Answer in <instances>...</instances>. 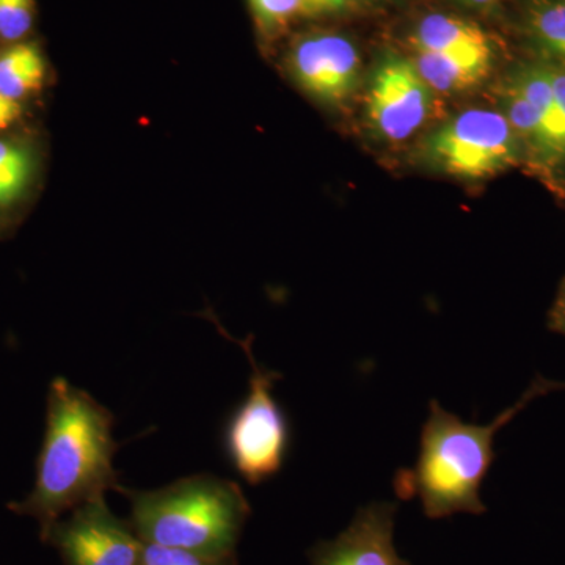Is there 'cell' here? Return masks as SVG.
Instances as JSON below:
<instances>
[{
	"label": "cell",
	"instance_id": "1",
	"mask_svg": "<svg viewBox=\"0 0 565 565\" xmlns=\"http://www.w3.org/2000/svg\"><path fill=\"white\" fill-rule=\"evenodd\" d=\"M120 446L114 440L111 412L66 379H54L35 484L24 500L9 504L10 511L35 519L44 542L66 512L120 487L114 467Z\"/></svg>",
	"mask_w": 565,
	"mask_h": 565
},
{
	"label": "cell",
	"instance_id": "2",
	"mask_svg": "<svg viewBox=\"0 0 565 565\" xmlns=\"http://www.w3.org/2000/svg\"><path fill=\"white\" fill-rule=\"evenodd\" d=\"M561 390L565 382L539 375L514 405L486 426L463 423L430 401L418 457L414 467L401 468L394 476V493L399 500H418L427 519L484 514L481 487L494 462V437L533 401Z\"/></svg>",
	"mask_w": 565,
	"mask_h": 565
},
{
	"label": "cell",
	"instance_id": "3",
	"mask_svg": "<svg viewBox=\"0 0 565 565\" xmlns=\"http://www.w3.org/2000/svg\"><path fill=\"white\" fill-rule=\"evenodd\" d=\"M117 492L131 504L129 522L143 544L211 556L236 555L252 514L241 487L228 479L195 475L156 490Z\"/></svg>",
	"mask_w": 565,
	"mask_h": 565
},
{
	"label": "cell",
	"instance_id": "4",
	"mask_svg": "<svg viewBox=\"0 0 565 565\" xmlns=\"http://www.w3.org/2000/svg\"><path fill=\"white\" fill-rule=\"evenodd\" d=\"M419 159L434 172L462 181H484L525 167L514 129L498 109H468L430 132Z\"/></svg>",
	"mask_w": 565,
	"mask_h": 565
},
{
	"label": "cell",
	"instance_id": "5",
	"mask_svg": "<svg viewBox=\"0 0 565 565\" xmlns=\"http://www.w3.org/2000/svg\"><path fill=\"white\" fill-rule=\"evenodd\" d=\"M234 341L244 349L252 375L247 396L226 423L223 446L241 478L259 486L280 473L291 446V426L273 394L281 374L259 366L252 340Z\"/></svg>",
	"mask_w": 565,
	"mask_h": 565
},
{
	"label": "cell",
	"instance_id": "6",
	"mask_svg": "<svg viewBox=\"0 0 565 565\" xmlns=\"http://www.w3.org/2000/svg\"><path fill=\"white\" fill-rule=\"evenodd\" d=\"M437 93L427 85L411 57L390 52L367 82L364 115L367 126L386 143H404L433 117Z\"/></svg>",
	"mask_w": 565,
	"mask_h": 565
},
{
	"label": "cell",
	"instance_id": "7",
	"mask_svg": "<svg viewBox=\"0 0 565 565\" xmlns=\"http://www.w3.org/2000/svg\"><path fill=\"white\" fill-rule=\"evenodd\" d=\"M65 565H140L143 542L129 520L110 511L106 498L81 504L44 539Z\"/></svg>",
	"mask_w": 565,
	"mask_h": 565
},
{
	"label": "cell",
	"instance_id": "8",
	"mask_svg": "<svg viewBox=\"0 0 565 565\" xmlns=\"http://www.w3.org/2000/svg\"><path fill=\"white\" fill-rule=\"evenodd\" d=\"M289 73L323 106L343 107L362 84V57L351 39L338 32H311L294 41Z\"/></svg>",
	"mask_w": 565,
	"mask_h": 565
},
{
	"label": "cell",
	"instance_id": "9",
	"mask_svg": "<svg viewBox=\"0 0 565 565\" xmlns=\"http://www.w3.org/2000/svg\"><path fill=\"white\" fill-rule=\"evenodd\" d=\"M396 514L386 501L363 505L343 533L311 550V565H411L394 546Z\"/></svg>",
	"mask_w": 565,
	"mask_h": 565
},
{
	"label": "cell",
	"instance_id": "10",
	"mask_svg": "<svg viewBox=\"0 0 565 565\" xmlns=\"http://www.w3.org/2000/svg\"><path fill=\"white\" fill-rule=\"evenodd\" d=\"M412 54H471L497 52L492 36L467 18L449 13L423 17L408 35Z\"/></svg>",
	"mask_w": 565,
	"mask_h": 565
},
{
	"label": "cell",
	"instance_id": "11",
	"mask_svg": "<svg viewBox=\"0 0 565 565\" xmlns=\"http://www.w3.org/2000/svg\"><path fill=\"white\" fill-rule=\"evenodd\" d=\"M508 76L520 92L530 99L544 125L553 166L561 189L565 191V115L557 103L552 84L537 58L531 57L516 63Z\"/></svg>",
	"mask_w": 565,
	"mask_h": 565
},
{
	"label": "cell",
	"instance_id": "12",
	"mask_svg": "<svg viewBox=\"0 0 565 565\" xmlns=\"http://www.w3.org/2000/svg\"><path fill=\"white\" fill-rule=\"evenodd\" d=\"M411 61L437 95H457L489 79L497 63V52L412 54Z\"/></svg>",
	"mask_w": 565,
	"mask_h": 565
},
{
	"label": "cell",
	"instance_id": "13",
	"mask_svg": "<svg viewBox=\"0 0 565 565\" xmlns=\"http://www.w3.org/2000/svg\"><path fill=\"white\" fill-rule=\"evenodd\" d=\"M47 65L33 41L9 44L0 52V93L11 99L29 98L43 88Z\"/></svg>",
	"mask_w": 565,
	"mask_h": 565
},
{
	"label": "cell",
	"instance_id": "14",
	"mask_svg": "<svg viewBox=\"0 0 565 565\" xmlns=\"http://www.w3.org/2000/svg\"><path fill=\"white\" fill-rule=\"evenodd\" d=\"M523 29L535 57L565 66V0H531Z\"/></svg>",
	"mask_w": 565,
	"mask_h": 565
},
{
	"label": "cell",
	"instance_id": "15",
	"mask_svg": "<svg viewBox=\"0 0 565 565\" xmlns=\"http://www.w3.org/2000/svg\"><path fill=\"white\" fill-rule=\"evenodd\" d=\"M35 159L20 141L0 140V212L18 202L31 184Z\"/></svg>",
	"mask_w": 565,
	"mask_h": 565
},
{
	"label": "cell",
	"instance_id": "16",
	"mask_svg": "<svg viewBox=\"0 0 565 565\" xmlns=\"http://www.w3.org/2000/svg\"><path fill=\"white\" fill-rule=\"evenodd\" d=\"M256 28L264 39L273 40L302 18L303 0H248Z\"/></svg>",
	"mask_w": 565,
	"mask_h": 565
},
{
	"label": "cell",
	"instance_id": "17",
	"mask_svg": "<svg viewBox=\"0 0 565 565\" xmlns=\"http://www.w3.org/2000/svg\"><path fill=\"white\" fill-rule=\"evenodd\" d=\"M35 0H0V41L21 43L35 24Z\"/></svg>",
	"mask_w": 565,
	"mask_h": 565
},
{
	"label": "cell",
	"instance_id": "18",
	"mask_svg": "<svg viewBox=\"0 0 565 565\" xmlns=\"http://www.w3.org/2000/svg\"><path fill=\"white\" fill-rule=\"evenodd\" d=\"M140 565H237V557L202 555L188 550L143 544Z\"/></svg>",
	"mask_w": 565,
	"mask_h": 565
},
{
	"label": "cell",
	"instance_id": "19",
	"mask_svg": "<svg viewBox=\"0 0 565 565\" xmlns=\"http://www.w3.org/2000/svg\"><path fill=\"white\" fill-rule=\"evenodd\" d=\"M359 0H303V18L341 17L355 10Z\"/></svg>",
	"mask_w": 565,
	"mask_h": 565
},
{
	"label": "cell",
	"instance_id": "20",
	"mask_svg": "<svg viewBox=\"0 0 565 565\" xmlns=\"http://www.w3.org/2000/svg\"><path fill=\"white\" fill-rule=\"evenodd\" d=\"M535 58L541 62L542 68H544L546 77H548L550 84H552L553 92H555L557 103H559L561 109H563L565 115V66L556 62L546 61V58Z\"/></svg>",
	"mask_w": 565,
	"mask_h": 565
},
{
	"label": "cell",
	"instance_id": "21",
	"mask_svg": "<svg viewBox=\"0 0 565 565\" xmlns=\"http://www.w3.org/2000/svg\"><path fill=\"white\" fill-rule=\"evenodd\" d=\"M22 117L21 102L0 93V132L9 131Z\"/></svg>",
	"mask_w": 565,
	"mask_h": 565
},
{
	"label": "cell",
	"instance_id": "22",
	"mask_svg": "<svg viewBox=\"0 0 565 565\" xmlns=\"http://www.w3.org/2000/svg\"><path fill=\"white\" fill-rule=\"evenodd\" d=\"M548 327L553 332L565 337V278L561 282L559 291L556 294L555 302L548 313Z\"/></svg>",
	"mask_w": 565,
	"mask_h": 565
},
{
	"label": "cell",
	"instance_id": "23",
	"mask_svg": "<svg viewBox=\"0 0 565 565\" xmlns=\"http://www.w3.org/2000/svg\"><path fill=\"white\" fill-rule=\"evenodd\" d=\"M455 2L467 9L486 11V13H490L498 7V0H455Z\"/></svg>",
	"mask_w": 565,
	"mask_h": 565
}]
</instances>
